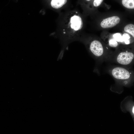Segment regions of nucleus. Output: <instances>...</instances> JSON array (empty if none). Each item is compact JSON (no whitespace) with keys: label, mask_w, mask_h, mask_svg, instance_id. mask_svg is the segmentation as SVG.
Segmentation results:
<instances>
[{"label":"nucleus","mask_w":134,"mask_h":134,"mask_svg":"<svg viewBox=\"0 0 134 134\" xmlns=\"http://www.w3.org/2000/svg\"><path fill=\"white\" fill-rule=\"evenodd\" d=\"M57 25L54 35L59 39L62 47L58 60L62 58L69 44L76 39L83 27V22L77 11L70 10L61 13L58 19Z\"/></svg>","instance_id":"obj_1"},{"label":"nucleus","mask_w":134,"mask_h":134,"mask_svg":"<svg viewBox=\"0 0 134 134\" xmlns=\"http://www.w3.org/2000/svg\"><path fill=\"white\" fill-rule=\"evenodd\" d=\"M120 108L124 113L129 112L134 121V102L131 98H127L123 100L121 102Z\"/></svg>","instance_id":"obj_2"},{"label":"nucleus","mask_w":134,"mask_h":134,"mask_svg":"<svg viewBox=\"0 0 134 134\" xmlns=\"http://www.w3.org/2000/svg\"><path fill=\"white\" fill-rule=\"evenodd\" d=\"M112 73L114 77L118 79H127L130 76L129 72L122 67H117L114 68L112 70Z\"/></svg>","instance_id":"obj_3"},{"label":"nucleus","mask_w":134,"mask_h":134,"mask_svg":"<svg viewBox=\"0 0 134 134\" xmlns=\"http://www.w3.org/2000/svg\"><path fill=\"white\" fill-rule=\"evenodd\" d=\"M134 57V54L131 52H122L118 56L117 61L121 64L127 65L132 62Z\"/></svg>","instance_id":"obj_4"},{"label":"nucleus","mask_w":134,"mask_h":134,"mask_svg":"<svg viewBox=\"0 0 134 134\" xmlns=\"http://www.w3.org/2000/svg\"><path fill=\"white\" fill-rule=\"evenodd\" d=\"M50 7L53 10L59 11L68 5L69 1L67 0H51L48 1Z\"/></svg>","instance_id":"obj_5"},{"label":"nucleus","mask_w":134,"mask_h":134,"mask_svg":"<svg viewBox=\"0 0 134 134\" xmlns=\"http://www.w3.org/2000/svg\"><path fill=\"white\" fill-rule=\"evenodd\" d=\"M120 19L117 16H113L104 19L101 22L100 25L103 28H107L114 27L119 23Z\"/></svg>","instance_id":"obj_6"},{"label":"nucleus","mask_w":134,"mask_h":134,"mask_svg":"<svg viewBox=\"0 0 134 134\" xmlns=\"http://www.w3.org/2000/svg\"><path fill=\"white\" fill-rule=\"evenodd\" d=\"M90 49L92 53L97 56H101L103 53V48L101 43L99 41L94 40L91 43Z\"/></svg>","instance_id":"obj_7"},{"label":"nucleus","mask_w":134,"mask_h":134,"mask_svg":"<svg viewBox=\"0 0 134 134\" xmlns=\"http://www.w3.org/2000/svg\"><path fill=\"white\" fill-rule=\"evenodd\" d=\"M122 2L123 5L125 7L130 9H134V0H122Z\"/></svg>","instance_id":"obj_8"},{"label":"nucleus","mask_w":134,"mask_h":134,"mask_svg":"<svg viewBox=\"0 0 134 134\" xmlns=\"http://www.w3.org/2000/svg\"><path fill=\"white\" fill-rule=\"evenodd\" d=\"M124 31L130 34L134 37V25L130 24L126 25L124 28Z\"/></svg>","instance_id":"obj_9"},{"label":"nucleus","mask_w":134,"mask_h":134,"mask_svg":"<svg viewBox=\"0 0 134 134\" xmlns=\"http://www.w3.org/2000/svg\"><path fill=\"white\" fill-rule=\"evenodd\" d=\"M130 37V35L126 33L124 34L122 36L123 41H124L126 44H128L130 43V41L129 39Z\"/></svg>","instance_id":"obj_10"},{"label":"nucleus","mask_w":134,"mask_h":134,"mask_svg":"<svg viewBox=\"0 0 134 134\" xmlns=\"http://www.w3.org/2000/svg\"><path fill=\"white\" fill-rule=\"evenodd\" d=\"M113 37L114 39L116 41L123 42V40L122 38V36L121 34L119 33H116L114 34L113 35Z\"/></svg>","instance_id":"obj_11"},{"label":"nucleus","mask_w":134,"mask_h":134,"mask_svg":"<svg viewBox=\"0 0 134 134\" xmlns=\"http://www.w3.org/2000/svg\"><path fill=\"white\" fill-rule=\"evenodd\" d=\"M109 45L112 47H116L118 45L117 41L114 39H111L109 41Z\"/></svg>","instance_id":"obj_12"},{"label":"nucleus","mask_w":134,"mask_h":134,"mask_svg":"<svg viewBox=\"0 0 134 134\" xmlns=\"http://www.w3.org/2000/svg\"><path fill=\"white\" fill-rule=\"evenodd\" d=\"M103 0H95L93 2L94 5L97 7L99 6L103 1Z\"/></svg>","instance_id":"obj_13"}]
</instances>
